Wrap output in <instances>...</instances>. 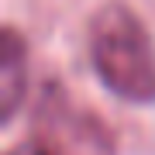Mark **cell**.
<instances>
[{
    "label": "cell",
    "instance_id": "obj_1",
    "mask_svg": "<svg viewBox=\"0 0 155 155\" xmlns=\"http://www.w3.org/2000/svg\"><path fill=\"white\" fill-rule=\"evenodd\" d=\"M86 48L97 79L117 100L155 104V41L124 0H104L86 24Z\"/></svg>",
    "mask_w": 155,
    "mask_h": 155
},
{
    "label": "cell",
    "instance_id": "obj_2",
    "mask_svg": "<svg viewBox=\"0 0 155 155\" xmlns=\"http://www.w3.org/2000/svg\"><path fill=\"white\" fill-rule=\"evenodd\" d=\"M31 141L48 155H117L114 134L62 83H45L31 110Z\"/></svg>",
    "mask_w": 155,
    "mask_h": 155
},
{
    "label": "cell",
    "instance_id": "obj_3",
    "mask_svg": "<svg viewBox=\"0 0 155 155\" xmlns=\"http://www.w3.org/2000/svg\"><path fill=\"white\" fill-rule=\"evenodd\" d=\"M24 100H28V45L14 24H7L0 31V121L11 124Z\"/></svg>",
    "mask_w": 155,
    "mask_h": 155
},
{
    "label": "cell",
    "instance_id": "obj_4",
    "mask_svg": "<svg viewBox=\"0 0 155 155\" xmlns=\"http://www.w3.org/2000/svg\"><path fill=\"white\" fill-rule=\"evenodd\" d=\"M7 155H48V152H45V148H38L35 141H28V145H17V148H11Z\"/></svg>",
    "mask_w": 155,
    "mask_h": 155
}]
</instances>
